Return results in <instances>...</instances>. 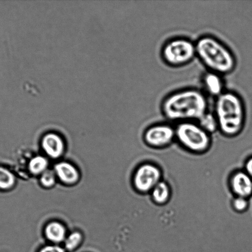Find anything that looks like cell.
<instances>
[{"mask_svg": "<svg viewBox=\"0 0 252 252\" xmlns=\"http://www.w3.org/2000/svg\"><path fill=\"white\" fill-rule=\"evenodd\" d=\"M161 111L170 122H198L210 112L208 95L197 88L175 91L163 100Z\"/></svg>", "mask_w": 252, "mask_h": 252, "instance_id": "1", "label": "cell"}, {"mask_svg": "<svg viewBox=\"0 0 252 252\" xmlns=\"http://www.w3.org/2000/svg\"><path fill=\"white\" fill-rule=\"evenodd\" d=\"M196 57L208 71L223 76L236 70L235 56L228 46L211 35L200 37L195 42Z\"/></svg>", "mask_w": 252, "mask_h": 252, "instance_id": "2", "label": "cell"}, {"mask_svg": "<svg viewBox=\"0 0 252 252\" xmlns=\"http://www.w3.org/2000/svg\"><path fill=\"white\" fill-rule=\"evenodd\" d=\"M214 114L218 129L227 136H235L243 130L246 110L243 98L238 93L225 91L215 100Z\"/></svg>", "mask_w": 252, "mask_h": 252, "instance_id": "3", "label": "cell"}, {"mask_svg": "<svg viewBox=\"0 0 252 252\" xmlns=\"http://www.w3.org/2000/svg\"><path fill=\"white\" fill-rule=\"evenodd\" d=\"M161 56L164 63L172 67L188 65L196 58V43L185 37H176L163 46Z\"/></svg>", "mask_w": 252, "mask_h": 252, "instance_id": "4", "label": "cell"}, {"mask_svg": "<svg viewBox=\"0 0 252 252\" xmlns=\"http://www.w3.org/2000/svg\"><path fill=\"white\" fill-rule=\"evenodd\" d=\"M176 137L182 145L195 152H202L209 148L211 143L210 133L205 130L197 122L178 123Z\"/></svg>", "mask_w": 252, "mask_h": 252, "instance_id": "5", "label": "cell"}, {"mask_svg": "<svg viewBox=\"0 0 252 252\" xmlns=\"http://www.w3.org/2000/svg\"><path fill=\"white\" fill-rule=\"evenodd\" d=\"M175 137V127L169 124L152 125L147 128L144 133L145 142L155 147H161L170 144Z\"/></svg>", "mask_w": 252, "mask_h": 252, "instance_id": "6", "label": "cell"}, {"mask_svg": "<svg viewBox=\"0 0 252 252\" xmlns=\"http://www.w3.org/2000/svg\"><path fill=\"white\" fill-rule=\"evenodd\" d=\"M160 179V172L157 167L151 164H144L136 173L135 187L141 192H147L159 184Z\"/></svg>", "mask_w": 252, "mask_h": 252, "instance_id": "7", "label": "cell"}, {"mask_svg": "<svg viewBox=\"0 0 252 252\" xmlns=\"http://www.w3.org/2000/svg\"><path fill=\"white\" fill-rule=\"evenodd\" d=\"M202 83L205 89L204 93L215 98L219 97L226 91L224 90V83L222 75L218 73L207 71L203 76Z\"/></svg>", "mask_w": 252, "mask_h": 252, "instance_id": "8", "label": "cell"}, {"mask_svg": "<svg viewBox=\"0 0 252 252\" xmlns=\"http://www.w3.org/2000/svg\"><path fill=\"white\" fill-rule=\"evenodd\" d=\"M42 147L46 154L52 158L60 157L64 152L63 138L56 133H47L42 139Z\"/></svg>", "mask_w": 252, "mask_h": 252, "instance_id": "9", "label": "cell"}, {"mask_svg": "<svg viewBox=\"0 0 252 252\" xmlns=\"http://www.w3.org/2000/svg\"><path fill=\"white\" fill-rule=\"evenodd\" d=\"M232 187L238 197L248 198L252 195V179L246 172L237 173L232 179Z\"/></svg>", "mask_w": 252, "mask_h": 252, "instance_id": "10", "label": "cell"}, {"mask_svg": "<svg viewBox=\"0 0 252 252\" xmlns=\"http://www.w3.org/2000/svg\"><path fill=\"white\" fill-rule=\"evenodd\" d=\"M54 170L55 174L58 175L61 181L66 184H72L78 181L79 174L77 170L68 162L58 163L55 165Z\"/></svg>", "mask_w": 252, "mask_h": 252, "instance_id": "11", "label": "cell"}, {"mask_svg": "<svg viewBox=\"0 0 252 252\" xmlns=\"http://www.w3.org/2000/svg\"><path fill=\"white\" fill-rule=\"evenodd\" d=\"M66 234L65 228L58 222H51L46 227L45 234L47 238L53 243H61L65 240Z\"/></svg>", "mask_w": 252, "mask_h": 252, "instance_id": "12", "label": "cell"}, {"mask_svg": "<svg viewBox=\"0 0 252 252\" xmlns=\"http://www.w3.org/2000/svg\"><path fill=\"white\" fill-rule=\"evenodd\" d=\"M169 187L164 182H159L152 189V197L157 203L163 204L169 198Z\"/></svg>", "mask_w": 252, "mask_h": 252, "instance_id": "13", "label": "cell"}, {"mask_svg": "<svg viewBox=\"0 0 252 252\" xmlns=\"http://www.w3.org/2000/svg\"><path fill=\"white\" fill-rule=\"evenodd\" d=\"M48 162L45 158L42 156L32 158L29 162V170L34 174H43L48 167Z\"/></svg>", "mask_w": 252, "mask_h": 252, "instance_id": "14", "label": "cell"}, {"mask_svg": "<svg viewBox=\"0 0 252 252\" xmlns=\"http://www.w3.org/2000/svg\"><path fill=\"white\" fill-rule=\"evenodd\" d=\"M200 126L206 130L207 132L211 133L216 132L218 129V124L214 113L209 112L198 122Z\"/></svg>", "mask_w": 252, "mask_h": 252, "instance_id": "15", "label": "cell"}, {"mask_svg": "<svg viewBox=\"0 0 252 252\" xmlns=\"http://www.w3.org/2000/svg\"><path fill=\"white\" fill-rule=\"evenodd\" d=\"M15 184V177L11 172L0 167V189H8Z\"/></svg>", "mask_w": 252, "mask_h": 252, "instance_id": "16", "label": "cell"}, {"mask_svg": "<svg viewBox=\"0 0 252 252\" xmlns=\"http://www.w3.org/2000/svg\"><path fill=\"white\" fill-rule=\"evenodd\" d=\"M82 239L81 234L78 232H74L65 240V248L67 250L72 251L77 248Z\"/></svg>", "mask_w": 252, "mask_h": 252, "instance_id": "17", "label": "cell"}, {"mask_svg": "<svg viewBox=\"0 0 252 252\" xmlns=\"http://www.w3.org/2000/svg\"><path fill=\"white\" fill-rule=\"evenodd\" d=\"M56 182L55 172L51 170H46L42 174L41 177V184L45 187H53Z\"/></svg>", "mask_w": 252, "mask_h": 252, "instance_id": "18", "label": "cell"}, {"mask_svg": "<svg viewBox=\"0 0 252 252\" xmlns=\"http://www.w3.org/2000/svg\"><path fill=\"white\" fill-rule=\"evenodd\" d=\"M234 206L238 211H244L248 207V200L245 197H238L234 201Z\"/></svg>", "mask_w": 252, "mask_h": 252, "instance_id": "19", "label": "cell"}, {"mask_svg": "<svg viewBox=\"0 0 252 252\" xmlns=\"http://www.w3.org/2000/svg\"><path fill=\"white\" fill-rule=\"evenodd\" d=\"M39 252H66L61 247L57 246H49L44 247Z\"/></svg>", "mask_w": 252, "mask_h": 252, "instance_id": "20", "label": "cell"}, {"mask_svg": "<svg viewBox=\"0 0 252 252\" xmlns=\"http://www.w3.org/2000/svg\"><path fill=\"white\" fill-rule=\"evenodd\" d=\"M246 173L252 179V157L248 160L246 165Z\"/></svg>", "mask_w": 252, "mask_h": 252, "instance_id": "21", "label": "cell"}]
</instances>
